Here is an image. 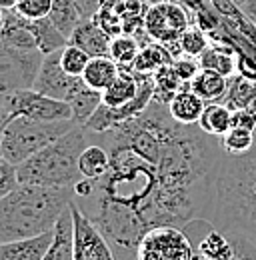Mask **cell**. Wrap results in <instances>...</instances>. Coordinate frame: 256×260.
<instances>
[{
	"label": "cell",
	"mask_w": 256,
	"mask_h": 260,
	"mask_svg": "<svg viewBox=\"0 0 256 260\" xmlns=\"http://www.w3.org/2000/svg\"><path fill=\"white\" fill-rule=\"evenodd\" d=\"M74 188L18 184L0 200V242L30 238L54 230L72 204Z\"/></svg>",
	"instance_id": "obj_3"
},
{
	"label": "cell",
	"mask_w": 256,
	"mask_h": 260,
	"mask_svg": "<svg viewBox=\"0 0 256 260\" xmlns=\"http://www.w3.org/2000/svg\"><path fill=\"white\" fill-rule=\"evenodd\" d=\"M48 18L70 40L76 26L84 20V14H82L80 6L76 4V0H52V10H50Z\"/></svg>",
	"instance_id": "obj_23"
},
{
	"label": "cell",
	"mask_w": 256,
	"mask_h": 260,
	"mask_svg": "<svg viewBox=\"0 0 256 260\" xmlns=\"http://www.w3.org/2000/svg\"><path fill=\"white\" fill-rule=\"evenodd\" d=\"M6 108L10 118L24 116L42 122H58V120H72V108L68 102L56 98L44 96L34 88L16 90L12 94H4Z\"/></svg>",
	"instance_id": "obj_9"
},
{
	"label": "cell",
	"mask_w": 256,
	"mask_h": 260,
	"mask_svg": "<svg viewBox=\"0 0 256 260\" xmlns=\"http://www.w3.org/2000/svg\"><path fill=\"white\" fill-rule=\"evenodd\" d=\"M190 88L204 102H222L228 90V78L210 68H200V72L192 78Z\"/></svg>",
	"instance_id": "obj_18"
},
{
	"label": "cell",
	"mask_w": 256,
	"mask_h": 260,
	"mask_svg": "<svg viewBox=\"0 0 256 260\" xmlns=\"http://www.w3.org/2000/svg\"><path fill=\"white\" fill-rule=\"evenodd\" d=\"M70 44H76L78 48H82L86 54L94 56H110V42L112 36L106 32L94 18H84L76 30L72 32Z\"/></svg>",
	"instance_id": "obj_12"
},
{
	"label": "cell",
	"mask_w": 256,
	"mask_h": 260,
	"mask_svg": "<svg viewBox=\"0 0 256 260\" xmlns=\"http://www.w3.org/2000/svg\"><path fill=\"white\" fill-rule=\"evenodd\" d=\"M210 222L256 246V142L246 154L224 152Z\"/></svg>",
	"instance_id": "obj_2"
},
{
	"label": "cell",
	"mask_w": 256,
	"mask_h": 260,
	"mask_svg": "<svg viewBox=\"0 0 256 260\" xmlns=\"http://www.w3.org/2000/svg\"><path fill=\"white\" fill-rule=\"evenodd\" d=\"M240 12L256 26V0H246V2L240 6Z\"/></svg>",
	"instance_id": "obj_37"
},
{
	"label": "cell",
	"mask_w": 256,
	"mask_h": 260,
	"mask_svg": "<svg viewBox=\"0 0 256 260\" xmlns=\"http://www.w3.org/2000/svg\"><path fill=\"white\" fill-rule=\"evenodd\" d=\"M178 44H180L182 56H190V58H200V54L210 46L204 28H200V26H190L186 32L182 34Z\"/></svg>",
	"instance_id": "obj_32"
},
{
	"label": "cell",
	"mask_w": 256,
	"mask_h": 260,
	"mask_svg": "<svg viewBox=\"0 0 256 260\" xmlns=\"http://www.w3.org/2000/svg\"><path fill=\"white\" fill-rule=\"evenodd\" d=\"M16 10L28 20H40L50 14L52 0H18Z\"/></svg>",
	"instance_id": "obj_33"
},
{
	"label": "cell",
	"mask_w": 256,
	"mask_h": 260,
	"mask_svg": "<svg viewBox=\"0 0 256 260\" xmlns=\"http://www.w3.org/2000/svg\"><path fill=\"white\" fill-rule=\"evenodd\" d=\"M72 224H74V260H116L112 246L94 222L72 202Z\"/></svg>",
	"instance_id": "obj_10"
},
{
	"label": "cell",
	"mask_w": 256,
	"mask_h": 260,
	"mask_svg": "<svg viewBox=\"0 0 256 260\" xmlns=\"http://www.w3.org/2000/svg\"><path fill=\"white\" fill-rule=\"evenodd\" d=\"M204 108H206V102L192 90L190 84L178 90L174 98L168 102L170 116L180 124H198Z\"/></svg>",
	"instance_id": "obj_14"
},
{
	"label": "cell",
	"mask_w": 256,
	"mask_h": 260,
	"mask_svg": "<svg viewBox=\"0 0 256 260\" xmlns=\"http://www.w3.org/2000/svg\"><path fill=\"white\" fill-rule=\"evenodd\" d=\"M42 260H74V224L70 206L62 212L54 226L52 244Z\"/></svg>",
	"instance_id": "obj_16"
},
{
	"label": "cell",
	"mask_w": 256,
	"mask_h": 260,
	"mask_svg": "<svg viewBox=\"0 0 256 260\" xmlns=\"http://www.w3.org/2000/svg\"><path fill=\"white\" fill-rule=\"evenodd\" d=\"M0 160H4V158H2V152H0Z\"/></svg>",
	"instance_id": "obj_44"
},
{
	"label": "cell",
	"mask_w": 256,
	"mask_h": 260,
	"mask_svg": "<svg viewBox=\"0 0 256 260\" xmlns=\"http://www.w3.org/2000/svg\"><path fill=\"white\" fill-rule=\"evenodd\" d=\"M154 82H156L154 100H158L162 104H168L178 90H182L186 86V82H182V78L178 76V72L174 70L172 64L164 66L158 72H154Z\"/></svg>",
	"instance_id": "obj_29"
},
{
	"label": "cell",
	"mask_w": 256,
	"mask_h": 260,
	"mask_svg": "<svg viewBox=\"0 0 256 260\" xmlns=\"http://www.w3.org/2000/svg\"><path fill=\"white\" fill-rule=\"evenodd\" d=\"M86 134L106 148L110 166L96 180L82 178L72 202L106 236L116 260H138V244L152 228L212 218L224 156L216 136L176 122L158 100L132 120Z\"/></svg>",
	"instance_id": "obj_1"
},
{
	"label": "cell",
	"mask_w": 256,
	"mask_h": 260,
	"mask_svg": "<svg viewBox=\"0 0 256 260\" xmlns=\"http://www.w3.org/2000/svg\"><path fill=\"white\" fill-rule=\"evenodd\" d=\"M192 260H208V258H204V256H200V254L196 252V256H194V258H192Z\"/></svg>",
	"instance_id": "obj_43"
},
{
	"label": "cell",
	"mask_w": 256,
	"mask_h": 260,
	"mask_svg": "<svg viewBox=\"0 0 256 260\" xmlns=\"http://www.w3.org/2000/svg\"><path fill=\"white\" fill-rule=\"evenodd\" d=\"M108 166H110V154L106 152V148L96 144V142H88L80 154V160H78L82 178L96 180V178L106 174Z\"/></svg>",
	"instance_id": "obj_25"
},
{
	"label": "cell",
	"mask_w": 256,
	"mask_h": 260,
	"mask_svg": "<svg viewBox=\"0 0 256 260\" xmlns=\"http://www.w3.org/2000/svg\"><path fill=\"white\" fill-rule=\"evenodd\" d=\"M230 2H232V4L236 6V8H240V6H242V4L246 2V0H230Z\"/></svg>",
	"instance_id": "obj_40"
},
{
	"label": "cell",
	"mask_w": 256,
	"mask_h": 260,
	"mask_svg": "<svg viewBox=\"0 0 256 260\" xmlns=\"http://www.w3.org/2000/svg\"><path fill=\"white\" fill-rule=\"evenodd\" d=\"M200 68H210L224 74L226 78H230L232 74H236V58L232 48L224 46V44H210L198 58Z\"/></svg>",
	"instance_id": "obj_26"
},
{
	"label": "cell",
	"mask_w": 256,
	"mask_h": 260,
	"mask_svg": "<svg viewBox=\"0 0 256 260\" xmlns=\"http://www.w3.org/2000/svg\"><path fill=\"white\" fill-rule=\"evenodd\" d=\"M80 84H82V76H70L68 72H64L60 64V50H56L42 58V64L32 88L44 96L68 102Z\"/></svg>",
	"instance_id": "obj_11"
},
{
	"label": "cell",
	"mask_w": 256,
	"mask_h": 260,
	"mask_svg": "<svg viewBox=\"0 0 256 260\" xmlns=\"http://www.w3.org/2000/svg\"><path fill=\"white\" fill-rule=\"evenodd\" d=\"M194 248L200 256L208 260H230L234 256V246H232L230 238L224 234L222 230L214 226L210 220L206 222L204 232L200 234Z\"/></svg>",
	"instance_id": "obj_15"
},
{
	"label": "cell",
	"mask_w": 256,
	"mask_h": 260,
	"mask_svg": "<svg viewBox=\"0 0 256 260\" xmlns=\"http://www.w3.org/2000/svg\"><path fill=\"white\" fill-rule=\"evenodd\" d=\"M4 16H6V10H2V6H0V26H2V22H4Z\"/></svg>",
	"instance_id": "obj_41"
},
{
	"label": "cell",
	"mask_w": 256,
	"mask_h": 260,
	"mask_svg": "<svg viewBox=\"0 0 256 260\" xmlns=\"http://www.w3.org/2000/svg\"><path fill=\"white\" fill-rule=\"evenodd\" d=\"M52 238L54 230L30 238L0 242V260H42L52 244Z\"/></svg>",
	"instance_id": "obj_13"
},
{
	"label": "cell",
	"mask_w": 256,
	"mask_h": 260,
	"mask_svg": "<svg viewBox=\"0 0 256 260\" xmlns=\"http://www.w3.org/2000/svg\"><path fill=\"white\" fill-rule=\"evenodd\" d=\"M256 142L254 130L242 128V126H232L220 138L222 150L226 154H246L248 150H252Z\"/></svg>",
	"instance_id": "obj_30"
},
{
	"label": "cell",
	"mask_w": 256,
	"mask_h": 260,
	"mask_svg": "<svg viewBox=\"0 0 256 260\" xmlns=\"http://www.w3.org/2000/svg\"><path fill=\"white\" fill-rule=\"evenodd\" d=\"M232 126H242V128L254 130L256 132L254 118H252L246 110H236V112H232Z\"/></svg>",
	"instance_id": "obj_36"
},
{
	"label": "cell",
	"mask_w": 256,
	"mask_h": 260,
	"mask_svg": "<svg viewBox=\"0 0 256 260\" xmlns=\"http://www.w3.org/2000/svg\"><path fill=\"white\" fill-rule=\"evenodd\" d=\"M174 70L178 72V76L182 78V82H186V84H190L192 78L200 72V62H198V58H190V56H180V58H176L174 62Z\"/></svg>",
	"instance_id": "obj_35"
},
{
	"label": "cell",
	"mask_w": 256,
	"mask_h": 260,
	"mask_svg": "<svg viewBox=\"0 0 256 260\" xmlns=\"http://www.w3.org/2000/svg\"><path fill=\"white\" fill-rule=\"evenodd\" d=\"M196 248L188 234L178 226H158L148 230L136 250L138 260H192Z\"/></svg>",
	"instance_id": "obj_7"
},
{
	"label": "cell",
	"mask_w": 256,
	"mask_h": 260,
	"mask_svg": "<svg viewBox=\"0 0 256 260\" xmlns=\"http://www.w3.org/2000/svg\"><path fill=\"white\" fill-rule=\"evenodd\" d=\"M16 4H18V0H0L2 10H14V8H16Z\"/></svg>",
	"instance_id": "obj_38"
},
{
	"label": "cell",
	"mask_w": 256,
	"mask_h": 260,
	"mask_svg": "<svg viewBox=\"0 0 256 260\" xmlns=\"http://www.w3.org/2000/svg\"><path fill=\"white\" fill-rule=\"evenodd\" d=\"M174 62V56L170 54V50L160 44V42H148L146 46L140 48L134 64H132V70L134 72H140V74H154L158 72L160 68L172 64Z\"/></svg>",
	"instance_id": "obj_22"
},
{
	"label": "cell",
	"mask_w": 256,
	"mask_h": 260,
	"mask_svg": "<svg viewBox=\"0 0 256 260\" xmlns=\"http://www.w3.org/2000/svg\"><path fill=\"white\" fill-rule=\"evenodd\" d=\"M148 6H152V4H158V2H162V0H144Z\"/></svg>",
	"instance_id": "obj_42"
},
{
	"label": "cell",
	"mask_w": 256,
	"mask_h": 260,
	"mask_svg": "<svg viewBox=\"0 0 256 260\" xmlns=\"http://www.w3.org/2000/svg\"><path fill=\"white\" fill-rule=\"evenodd\" d=\"M256 100V80L252 76L232 74L228 78V90L222 98V104L228 106L232 112L244 110L250 106V102Z\"/></svg>",
	"instance_id": "obj_20"
},
{
	"label": "cell",
	"mask_w": 256,
	"mask_h": 260,
	"mask_svg": "<svg viewBox=\"0 0 256 260\" xmlns=\"http://www.w3.org/2000/svg\"><path fill=\"white\" fill-rule=\"evenodd\" d=\"M68 104L72 108V120H74V124L86 126V122L92 118V114L98 110V106L102 104V92L90 88L82 80V84L78 86V90L68 100Z\"/></svg>",
	"instance_id": "obj_21"
},
{
	"label": "cell",
	"mask_w": 256,
	"mask_h": 260,
	"mask_svg": "<svg viewBox=\"0 0 256 260\" xmlns=\"http://www.w3.org/2000/svg\"><path fill=\"white\" fill-rule=\"evenodd\" d=\"M188 28H190L188 8L178 0H162L158 4L148 6L146 10L144 30L154 42H160L164 46L174 44Z\"/></svg>",
	"instance_id": "obj_8"
},
{
	"label": "cell",
	"mask_w": 256,
	"mask_h": 260,
	"mask_svg": "<svg viewBox=\"0 0 256 260\" xmlns=\"http://www.w3.org/2000/svg\"><path fill=\"white\" fill-rule=\"evenodd\" d=\"M140 48H142V44L132 34L114 36L112 42H110V58L120 68H132L138 52H140Z\"/></svg>",
	"instance_id": "obj_28"
},
{
	"label": "cell",
	"mask_w": 256,
	"mask_h": 260,
	"mask_svg": "<svg viewBox=\"0 0 256 260\" xmlns=\"http://www.w3.org/2000/svg\"><path fill=\"white\" fill-rule=\"evenodd\" d=\"M18 172L16 166L6 160H0V200L6 194H10L18 186Z\"/></svg>",
	"instance_id": "obj_34"
},
{
	"label": "cell",
	"mask_w": 256,
	"mask_h": 260,
	"mask_svg": "<svg viewBox=\"0 0 256 260\" xmlns=\"http://www.w3.org/2000/svg\"><path fill=\"white\" fill-rule=\"evenodd\" d=\"M198 126L210 136L222 138L232 128V110L222 102H206V108L198 120Z\"/></svg>",
	"instance_id": "obj_24"
},
{
	"label": "cell",
	"mask_w": 256,
	"mask_h": 260,
	"mask_svg": "<svg viewBox=\"0 0 256 260\" xmlns=\"http://www.w3.org/2000/svg\"><path fill=\"white\" fill-rule=\"evenodd\" d=\"M90 58H92L90 54H86L82 48H78L76 44H70V42L60 50V64H62L64 72H68L70 76H82Z\"/></svg>",
	"instance_id": "obj_31"
},
{
	"label": "cell",
	"mask_w": 256,
	"mask_h": 260,
	"mask_svg": "<svg viewBox=\"0 0 256 260\" xmlns=\"http://www.w3.org/2000/svg\"><path fill=\"white\" fill-rule=\"evenodd\" d=\"M32 30H34L36 42H38V50L44 56L52 54L56 50H62L64 46L68 44V38L52 24V20L48 16L40 18V20H32Z\"/></svg>",
	"instance_id": "obj_27"
},
{
	"label": "cell",
	"mask_w": 256,
	"mask_h": 260,
	"mask_svg": "<svg viewBox=\"0 0 256 260\" xmlns=\"http://www.w3.org/2000/svg\"><path fill=\"white\" fill-rule=\"evenodd\" d=\"M78 126L74 120H58V122H42V120H32L24 116L10 118L6 126L0 132V152L6 162L22 164L58 140L66 132Z\"/></svg>",
	"instance_id": "obj_5"
},
{
	"label": "cell",
	"mask_w": 256,
	"mask_h": 260,
	"mask_svg": "<svg viewBox=\"0 0 256 260\" xmlns=\"http://www.w3.org/2000/svg\"><path fill=\"white\" fill-rule=\"evenodd\" d=\"M42 58L40 50H22L0 40V94L32 88Z\"/></svg>",
	"instance_id": "obj_6"
},
{
	"label": "cell",
	"mask_w": 256,
	"mask_h": 260,
	"mask_svg": "<svg viewBox=\"0 0 256 260\" xmlns=\"http://www.w3.org/2000/svg\"><path fill=\"white\" fill-rule=\"evenodd\" d=\"M88 144V134L84 126H74L58 140L36 152L28 160L16 166L18 182L34 186H56L74 188L80 180L78 160Z\"/></svg>",
	"instance_id": "obj_4"
},
{
	"label": "cell",
	"mask_w": 256,
	"mask_h": 260,
	"mask_svg": "<svg viewBox=\"0 0 256 260\" xmlns=\"http://www.w3.org/2000/svg\"><path fill=\"white\" fill-rule=\"evenodd\" d=\"M138 86V74L132 68H122L118 78L102 92V104L108 108H120L136 98Z\"/></svg>",
	"instance_id": "obj_17"
},
{
	"label": "cell",
	"mask_w": 256,
	"mask_h": 260,
	"mask_svg": "<svg viewBox=\"0 0 256 260\" xmlns=\"http://www.w3.org/2000/svg\"><path fill=\"white\" fill-rule=\"evenodd\" d=\"M244 110L254 118V124H256V100H252V102H250V106H248V108H244Z\"/></svg>",
	"instance_id": "obj_39"
},
{
	"label": "cell",
	"mask_w": 256,
	"mask_h": 260,
	"mask_svg": "<svg viewBox=\"0 0 256 260\" xmlns=\"http://www.w3.org/2000/svg\"><path fill=\"white\" fill-rule=\"evenodd\" d=\"M120 66L116 64L110 56H94L90 58V62L86 66L84 74H82V80L94 88L98 92H104L120 74Z\"/></svg>",
	"instance_id": "obj_19"
}]
</instances>
